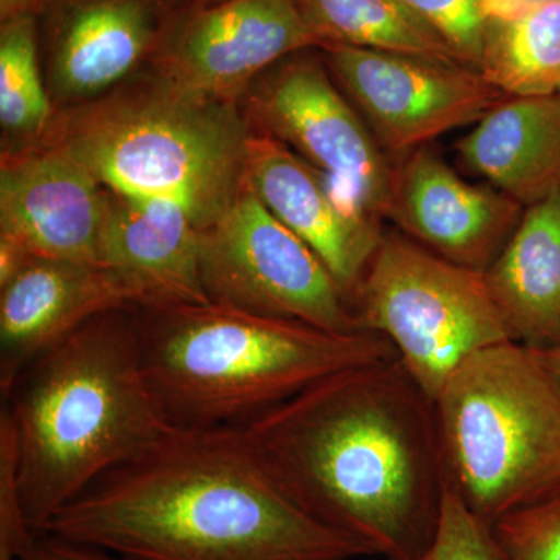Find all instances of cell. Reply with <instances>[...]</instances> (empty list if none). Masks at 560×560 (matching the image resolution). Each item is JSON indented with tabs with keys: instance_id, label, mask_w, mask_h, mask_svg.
Here are the masks:
<instances>
[{
	"instance_id": "cell-3",
	"label": "cell",
	"mask_w": 560,
	"mask_h": 560,
	"mask_svg": "<svg viewBox=\"0 0 560 560\" xmlns=\"http://www.w3.org/2000/svg\"><path fill=\"white\" fill-rule=\"evenodd\" d=\"M131 311L88 320L33 361L2 399L22 508L36 536L172 427L147 381Z\"/></svg>"
},
{
	"instance_id": "cell-10",
	"label": "cell",
	"mask_w": 560,
	"mask_h": 560,
	"mask_svg": "<svg viewBox=\"0 0 560 560\" xmlns=\"http://www.w3.org/2000/svg\"><path fill=\"white\" fill-rule=\"evenodd\" d=\"M329 68L390 160L444 132L478 124L508 95L478 70L330 44Z\"/></svg>"
},
{
	"instance_id": "cell-14",
	"label": "cell",
	"mask_w": 560,
	"mask_h": 560,
	"mask_svg": "<svg viewBox=\"0 0 560 560\" xmlns=\"http://www.w3.org/2000/svg\"><path fill=\"white\" fill-rule=\"evenodd\" d=\"M525 208L490 187L460 178L429 145L394 167L388 219L420 246L485 272L521 223Z\"/></svg>"
},
{
	"instance_id": "cell-15",
	"label": "cell",
	"mask_w": 560,
	"mask_h": 560,
	"mask_svg": "<svg viewBox=\"0 0 560 560\" xmlns=\"http://www.w3.org/2000/svg\"><path fill=\"white\" fill-rule=\"evenodd\" d=\"M119 272L80 261L32 257L0 285V394L51 346L105 313L150 305Z\"/></svg>"
},
{
	"instance_id": "cell-26",
	"label": "cell",
	"mask_w": 560,
	"mask_h": 560,
	"mask_svg": "<svg viewBox=\"0 0 560 560\" xmlns=\"http://www.w3.org/2000/svg\"><path fill=\"white\" fill-rule=\"evenodd\" d=\"M36 537L22 508L13 429L0 411V560L24 559Z\"/></svg>"
},
{
	"instance_id": "cell-1",
	"label": "cell",
	"mask_w": 560,
	"mask_h": 560,
	"mask_svg": "<svg viewBox=\"0 0 560 560\" xmlns=\"http://www.w3.org/2000/svg\"><path fill=\"white\" fill-rule=\"evenodd\" d=\"M305 515L385 560H422L447 478L436 407L399 359L335 372L242 429Z\"/></svg>"
},
{
	"instance_id": "cell-11",
	"label": "cell",
	"mask_w": 560,
	"mask_h": 560,
	"mask_svg": "<svg viewBox=\"0 0 560 560\" xmlns=\"http://www.w3.org/2000/svg\"><path fill=\"white\" fill-rule=\"evenodd\" d=\"M323 39L298 0H215L180 18L156 58L162 75L237 101L261 73Z\"/></svg>"
},
{
	"instance_id": "cell-25",
	"label": "cell",
	"mask_w": 560,
	"mask_h": 560,
	"mask_svg": "<svg viewBox=\"0 0 560 560\" xmlns=\"http://www.w3.org/2000/svg\"><path fill=\"white\" fill-rule=\"evenodd\" d=\"M422 560L506 559L492 525L477 517L451 488H445L436 536Z\"/></svg>"
},
{
	"instance_id": "cell-6",
	"label": "cell",
	"mask_w": 560,
	"mask_h": 560,
	"mask_svg": "<svg viewBox=\"0 0 560 560\" xmlns=\"http://www.w3.org/2000/svg\"><path fill=\"white\" fill-rule=\"evenodd\" d=\"M434 407L447 488L481 521L560 492V381L533 349L478 350Z\"/></svg>"
},
{
	"instance_id": "cell-28",
	"label": "cell",
	"mask_w": 560,
	"mask_h": 560,
	"mask_svg": "<svg viewBox=\"0 0 560 560\" xmlns=\"http://www.w3.org/2000/svg\"><path fill=\"white\" fill-rule=\"evenodd\" d=\"M40 5V0H0V18L18 16V14L36 13Z\"/></svg>"
},
{
	"instance_id": "cell-21",
	"label": "cell",
	"mask_w": 560,
	"mask_h": 560,
	"mask_svg": "<svg viewBox=\"0 0 560 560\" xmlns=\"http://www.w3.org/2000/svg\"><path fill=\"white\" fill-rule=\"evenodd\" d=\"M480 73L508 97L560 92V0L510 22H488Z\"/></svg>"
},
{
	"instance_id": "cell-9",
	"label": "cell",
	"mask_w": 560,
	"mask_h": 560,
	"mask_svg": "<svg viewBox=\"0 0 560 560\" xmlns=\"http://www.w3.org/2000/svg\"><path fill=\"white\" fill-rule=\"evenodd\" d=\"M248 117L329 176L374 219H388L394 165L320 62L294 57L250 84Z\"/></svg>"
},
{
	"instance_id": "cell-23",
	"label": "cell",
	"mask_w": 560,
	"mask_h": 560,
	"mask_svg": "<svg viewBox=\"0 0 560 560\" xmlns=\"http://www.w3.org/2000/svg\"><path fill=\"white\" fill-rule=\"evenodd\" d=\"M506 560H560V492L493 523Z\"/></svg>"
},
{
	"instance_id": "cell-13",
	"label": "cell",
	"mask_w": 560,
	"mask_h": 560,
	"mask_svg": "<svg viewBox=\"0 0 560 560\" xmlns=\"http://www.w3.org/2000/svg\"><path fill=\"white\" fill-rule=\"evenodd\" d=\"M175 0H40L50 90L61 102H90L160 57L179 22Z\"/></svg>"
},
{
	"instance_id": "cell-24",
	"label": "cell",
	"mask_w": 560,
	"mask_h": 560,
	"mask_svg": "<svg viewBox=\"0 0 560 560\" xmlns=\"http://www.w3.org/2000/svg\"><path fill=\"white\" fill-rule=\"evenodd\" d=\"M452 47L467 68L478 70L485 51L488 21L480 0H400Z\"/></svg>"
},
{
	"instance_id": "cell-20",
	"label": "cell",
	"mask_w": 560,
	"mask_h": 560,
	"mask_svg": "<svg viewBox=\"0 0 560 560\" xmlns=\"http://www.w3.org/2000/svg\"><path fill=\"white\" fill-rule=\"evenodd\" d=\"M324 46L345 44L463 65L452 47L400 0H298ZM464 66V65H463Z\"/></svg>"
},
{
	"instance_id": "cell-29",
	"label": "cell",
	"mask_w": 560,
	"mask_h": 560,
	"mask_svg": "<svg viewBox=\"0 0 560 560\" xmlns=\"http://www.w3.org/2000/svg\"><path fill=\"white\" fill-rule=\"evenodd\" d=\"M541 363L548 368L560 381V346L550 350H534Z\"/></svg>"
},
{
	"instance_id": "cell-4",
	"label": "cell",
	"mask_w": 560,
	"mask_h": 560,
	"mask_svg": "<svg viewBox=\"0 0 560 560\" xmlns=\"http://www.w3.org/2000/svg\"><path fill=\"white\" fill-rule=\"evenodd\" d=\"M139 308L143 371L178 429H245L335 372L397 357L371 331L334 334L215 304Z\"/></svg>"
},
{
	"instance_id": "cell-31",
	"label": "cell",
	"mask_w": 560,
	"mask_h": 560,
	"mask_svg": "<svg viewBox=\"0 0 560 560\" xmlns=\"http://www.w3.org/2000/svg\"><path fill=\"white\" fill-rule=\"evenodd\" d=\"M559 94H560V92H559Z\"/></svg>"
},
{
	"instance_id": "cell-12",
	"label": "cell",
	"mask_w": 560,
	"mask_h": 560,
	"mask_svg": "<svg viewBox=\"0 0 560 560\" xmlns=\"http://www.w3.org/2000/svg\"><path fill=\"white\" fill-rule=\"evenodd\" d=\"M110 191L80 162L51 147L3 154L0 237L28 256L101 265Z\"/></svg>"
},
{
	"instance_id": "cell-8",
	"label": "cell",
	"mask_w": 560,
	"mask_h": 560,
	"mask_svg": "<svg viewBox=\"0 0 560 560\" xmlns=\"http://www.w3.org/2000/svg\"><path fill=\"white\" fill-rule=\"evenodd\" d=\"M201 280L210 304L353 334L348 294L302 238L280 223L248 186L202 231Z\"/></svg>"
},
{
	"instance_id": "cell-2",
	"label": "cell",
	"mask_w": 560,
	"mask_h": 560,
	"mask_svg": "<svg viewBox=\"0 0 560 560\" xmlns=\"http://www.w3.org/2000/svg\"><path fill=\"white\" fill-rule=\"evenodd\" d=\"M40 534L132 560H352L360 541L298 510L242 429L171 427Z\"/></svg>"
},
{
	"instance_id": "cell-18",
	"label": "cell",
	"mask_w": 560,
	"mask_h": 560,
	"mask_svg": "<svg viewBox=\"0 0 560 560\" xmlns=\"http://www.w3.org/2000/svg\"><path fill=\"white\" fill-rule=\"evenodd\" d=\"M467 168L523 208L560 189V94L508 97L456 143Z\"/></svg>"
},
{
	"instance_id": "cell-17",
	"label": "cell",
	"mask_w": 560,
	"mask_h": 560,
	"mask_svg": "<svg viewBox=\"0 0 560 560\" xmlns=\"http://www.w3.org/2000/svg\"><path fill=\"white\" fill-rule=\"evenodd\" d=\"M201 237L175 202L110 191L101 265L138 285L150 305L210 304L202 289Z\"/></svg>"
},
{
	"instance_id": "cell-19",
	"label": "cell",
	"mask_w": 560,
	"mask_h": 560,
	"mask_svg": "<svg viewBox=\"0 0 560 560\" xmlns=\"http://www.w3.org/2000/svg\"><path fill=\"white\" fill-rule=\"evenodd\" d=\"M485 279L512 340L533 350L559 348L560 189L525 208Z\"/></svg>"
},
{
	"instance_id": "cell-27",
	"label": "cell",
	"mask_w": 560,
	"mask_h": 560,
	"mask_svg": "<svg viewBox=\"0 0 560 560\" xmlns=\"http://www.w3.org/2000/svg\"><path fill=\"white\" fill-rule=\"evenodd\" d=\"M22 560H132L113 552L83 547L58 539V537L39 534L31 551Z\"/></svg>"
},
{
	"instance_id": "cell-16",
	"label": "cell",
	"mask_w": 560,
	"mask_h": 560,
	"mask_svg": "<svg viewBox=\"0 0 560 560\" xmlns=\"http://www.w3.org/2000/svg\"><path fill=\"white\" fill-rule=\"evenodd\" d=\"M246 186L315 250L350 301L382 241V221L350 201L311 162L265 132L250 138Z\"/></svg>"
},
{
	"instance_id": "cell-22",
	"label": "cell",
	"mask_w": 560,
	"mask_h": 560,
	"mask_svg": "<svg viewBox=\"0 0 560 560\" xmlns=\"http://www.w3.org/2000/svg\"><path fill=\"white\" fill-rule=\"evenodd\" d=\"M54 119L39 66L36 13L0 25V124L11 138L39 139Z\"/></svg>"
},
{
	"instance_id": "cell-7",
	"label": "cell",
	"mask_w": 560,
	"mask_h": 560,
	"mask_svg": "<svg viewBox=\"0 0 560 560\" xmlns=\"http://www.w3.org/2000/svg\"><path fill=\"white\" fill-rule=\"evenodd\" d=\"M350 305L357 329L385 337L433 400L475 352L514 341L485 272L442 259L405 234H383Z\"/></svg>"
},
{
	"instance_id": "cell-30",
	"label": "cell",
	"mask_w": 560,
	"mask_h": 560,
	"mask_svg": "<svg viewBox=\"0 0 560 560\" xmlns=\"http://www.w3.org/2000/svg\"><path fill=\"white\" fill-rule=\"evenodd\" d=\"M202 2H205V3H206V2L210 3V2H215V0H202Z\"/></svg>"
},
{
	"instance_id": "cell-5",
	"label": "cell",
	"mask_w": 560,
	"mask_h": 560,
	"mask_svg": "<svg viewBox=\"0 0 560 560\" xmlns=\"http://www.w3.org/2000/svg\"><path fill=\"white\" fill-rule=\"evenodd\" d=\"M253 135L237 101L156 70L54 116L38 143L69 154L114 194L175 202L206 231L245 190Z\"/></svg>"
}]
</instances>
